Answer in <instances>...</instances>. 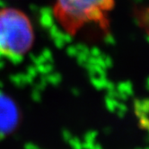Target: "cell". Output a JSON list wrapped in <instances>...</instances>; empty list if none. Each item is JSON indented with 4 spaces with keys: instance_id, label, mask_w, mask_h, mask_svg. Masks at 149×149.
Masks as SVG:
<instances>
[{
    "instance_id": "1",
    "label": "cell",
    "mask_w": 149,
    "mask_h": 149,
    "mask_svg": "<svg viewBox=\"0 0 149 149\" xmlns=\"http://www.w3.org/2000/svg\"><path fill=\"white\" fill-rule=\"evenodd\" d=\"M115 3V0H55L52 13L60 28L71 37L89 25L108 35Z\"/></svg>"
},
{
    "instance_id": "2",
    "label": "cell",
    "mask_w": 149,
    "mask_h": 149,
    "mask_svg": "<svg viewBox=\"0 0 149 149\" xmlns=\"http://www.w3.org/2000/svg\"><path fill=\"white\" fill-rule=\"evenodd\" d=\"M35 40L29 16L14 7L0 9V55L21 59L31 49Z\"/></svg>"
},
{
    "instance_id": "3",
    "label": "cell",
    "mask_w": 149,
    "mask_h": 149,
    "mask_svg": "<svg viewBox=\"0 0 149 149\" xmlns=\"http://www.w3.org/2000/svg\"><path fill=\"white\" fill-rule=\"evenodd\" d=\"M136 23L149 40V5L136 6L133 10Z\"/></svg>"
}]
</instances>
